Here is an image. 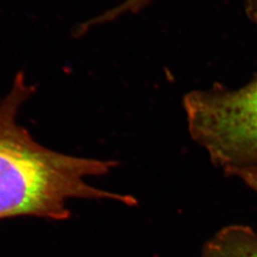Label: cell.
<instances>
[{"label":"cell","mask_w":257,"mask_h":257,"mask_svg":"<svg viewBox=\"0 0 257 257\" xmlns=\"http://www.w3.org/2000/svg\"><path fill=\"white\" fill-rule=\"evenodd\" d=\"M245 4L249 19L257 26V0H245Z\"/></svg>","instance_id":"8992f818"},{"label":"cell","mask_w":257,"mask_h":257,"mask_svg":"<svg viewBox=\"0 0 257 257\" xmlns=\"http://www.w3.org/2000/svg\"><path fill=\"white\" fill-rule=\"evenodd\" d=\"M200 257H257V231L246 225H230L217 231Z\"/></svg>","instance_id":"3957f363"},{"label":"cell","mask_w":257,"mask_h":257,"mask_svg":"<svg viewBox=\"0 0 257 257\" xmlns=\"http://www.w3.org/2000/svg\"><path fill=\"white\" fill-rule=\"evenodd\" d=\"M151 0H126L119 6L115 7L114 13L120 17L127 13H136L146 6Z\"/></svg>","instance_id":"277c9868"},{"label":"cell","mask_w":257,"mask_h":257,"mask_svg":"<svg viewBox=\"0 0 257 257\" xmlns=\"http://www.w3.org/2000/svg\"><path fill=\"white\" fill-rule=\"evenodd\" d=\"M35 89L18 74L0 102V220L33 216L66 220L71 199L113 200L136 206L128 194L94 188L90 176L108 175L118 163L112 160L69 156L39 144L18 123L23 104Z\"/></svg>","instance_id":"6da1fadb"},{"label":"cell","mask_w":257,"mask_h":257,"mask_svg":"<svg viewBox=\"0 0 257 257\" xmlns=\"http://www.w3.org/2000/svg\"><path fill=\"white\" fill-rule=\"evenodd\" d=\"M236 177L241 179L244 183L257 193V170H244L240 171L236 175Z\"/></svg>","instance_id":"5b68a950"},{"label":"cell","mask_w":257,"mask_h":257,"mask_svg":"<svg viewBox=\"0 0 257 257\" xmlns=\"http://www.w3.org/2000/svg\"><path fill=\"white\" fill-rule=\"evenodd\" d=\"M183 105L189 133L213 165L231 176L257 170V75L238 89L189 92Z\"/></svg>","instance_id":"7a4b0ae2"}]
</instances>
